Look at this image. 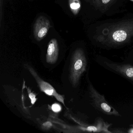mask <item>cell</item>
<instances>
[{
  "mask_svg": "<svg viewBox=\"0 0 133 133\" xmlns=\"http://www.w3.org/2000/svg\"><path fill=\"white\" fill-rule=\"evenodd\" d=\"M87 60L82 50L78 49L74 53L70 67L71 81L76 86L79 82L82 75L86 70Z\"/></svg>",
  "mask_w": 133,
  "mask_h": 133,
  "instance_id": "cell-1",
  "label": "cell"
},
{
  "mask_svg": "<svg viewBox=\"0 0 133 133\" xmlns=\"http://www.w3.org/2000/svg\"><path fill=\"white\" fill-rule=\"evenodd\" d=\"M89 84L90 97L95 109L105 115L121 116L119 112L106 101L104 96L99 94L90 82Z\"/></svg>",
  "mask_w": 133,
  "mask_h": 133,
  "instance_id": "cell-2",
  "label": "cell"
},
{
  "mask_svg": "<svg viewBox=\"0 0 133 133\" xmlns=\"http://www.w3.org/2000/svg\"><path fill=\"white\" fill-rule=\"evenodd\" d=\"M102 66L133 83V66L129 64L115 63L110 60H102Z\"/></svg>",
  "mask_w": 133,
  "mask_h": 133,
  "instance_id": "cell-3",
  "label": "cell"
},
{
  "mask_svg": "<svg viewBox=\"0 0 133 133\" xmlns=\"http://www.w3.org/2000/svg\"><path fill=\"white\" fill-rule=\"evenodd\" d=\"M50 28V22L48 18L43 16L39 17L36 21L33 29L36 39L39 42L43 39L46 36Z\"/></svg>",
  "mask_w": 133,
  "mask_h": 133,
  "instance_id": "cell-4",
  "label": "cell"
},
{
  "mask_svg": "<svg viewBox=\"0 0 133 133\" xmlns=\"http://www.w3.org/2000/svg\"><path fill=\"white\" fill-rule=\"evenodd\" d=\"M29 69L31 74L34 76L37 81L41 90L49 95L55 96V98L58 101L61 102L64 105V99L63 96L58 94L55 91L53 87L51 86L49 84L40 79L38 75H37V74L34 71L32 68L30 67L29 68Z\"/></svg>",
  "mask_w": 133,
  "mask_h": 133,
  "instance_id": "cell-5",
  "label": "cell"
},
{
  "mask_svg": "<svg viewBox=\"0 0 133 133\" xmlns=\"http://www.w3.org/2000/svg\"><path fill=\"white\" fill-rule=\"evenodd\" d=\"M59 54V47L57 40L55 38L50 40L48 44L46 61L49 63H55L58 58Z\"/></svg>",
  "mask_w": 133,
  "mask_h": 133,
  "instance_id": "cell-6",
  "label": "cell"
},
{
  "mask_svg": "<svg viewBox=\"0 0 133 133\" xmlns=\"http://www.w3.org/2000/svg\"><path fill=\"white\" fill-rule=\"evenodd\" d=\"M70 9L75 15H77L81 8L80 0H68Z\"/></svg>",
  "mask_w": 133,
  "mask_h": 133,
  "instance_id": "cell-7",
  "label": "cell"
},
{
  "mask_svg": "<svg viewBox=\"0 0 133 133\" xmlns=\"http://www.w3.org/2000/svg\"><path fill=\"white\" fill-rule=\"evenodd\" d=\"M127 37L126 32L124 31H117L115 32L113 35V38L115 41L117 42H123Z\"/></svg>",
  "mask_w": 133,
  "mask_h": 133,
  "instance_id": "cell-8",
  "label": "cell"
},
{
  "mask_svg": "<svg viewBox=\"0 0 133 133\" xmlns=\"http://www.w3.org/2000/svg\"><path fill=\"white\" fill-rule=\"evenodd\" d=\"M130 128L127 130L124 128H114V133H133V124L130 125Z\"/></svg>",
  "mask_w": 133,
  "mask_h": 133,
  "instance_id": "cell-9",
  "label": "cell"
},
{
  "mask_svg": "<svg viewBox=\"0 0 133 133\" xmlns=\"http://www.w3.org/2000/svg\"><path fill=\"white\" fill-rule=\"evenodd\" d=\"M52 109L55 112H58L61 110V107L58 103H54L52 105Z\"/></svg>",
  "mask_w": 133,
  "mask_h": 133,
  "instance_id": "cell-10",
  "label": "cell"
},
{
  "mask_svg": "<svg viewBox=\"0 0 133 133\" xmlns=\"http://www.w3.org/2000/svg\"><path fill=\"white\" fill-rule=\"evenodd\" d=\"M29 98H30L31 100L32 103V104H34L36 100V98H35L36 96L35 95L34 93H32V92H29Z\"/></svg>",
  "mask_w": 133,
  "mask_h": 133,
  "instance_id": "cell-11",
  "label": "cell"
},
{
  "mask_svg": "<svg viewBox=\"0 0 133 133\" xmlns=\"http://www.w3.org/2000/svg\"><path fill=\"white\" fill-rule=\"evenodd\" d=\"M43 125L45 127L49 128L52 126V124L51 123V122H49V121H47L43 123Z\"/></svg>",
  "mask_w": 133,
  "mask_h": 133,
  "instance_id": "cell-12",
  "label": "cell"
},
{
  "mask_svg": "<svg viewBox=\"0 0 133 133\" xmlns=\"http://www.w3.org/2000/svg\"><path fill=\"white\" fill-rule=\"evenodd\" d=\"M2 0H0V14H1V22L2 20Z\"/></svg>",
  "mask_w": 133,
  "mask_h": 133,
  "instance_id": "cell-13",
  "label": "cell"
},
{
  "mask_svg": "<svg viewBox=\"0 0 133 133\" xmlns=\"http://www.w3.org/2000/svg\"><path fill=\"white\" fill-rule=\"evenodd\" d=\"M110 0H102V3L103 4H107V3H109V2Z\"/></svg>",
  "mask_w": 133,
  "mask_h": 133,
  "instance_id": "cell-14",
  "label": "cell"
}]
</instances>
